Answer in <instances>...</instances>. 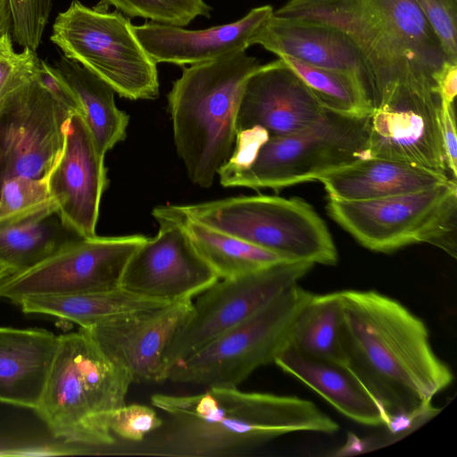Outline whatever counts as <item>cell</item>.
<instances>
[{
	"instance_id": "obj_1",
	"label": "cell",
	"mask_w": 457,
	"mask_h": 457,
	"mask_svg": "<svg viewBox=\"0 0 457 457\" xmlns=\"http://www.w3.org/2000/svg\"><path fill=\"white\" fill-rule=\"evenodd\" d=\"M162 425L137 443L115 441L99 455L236 457L286 434H334L339 426L297 396L209 386L199 394H154Z\"/></svg>"
},
{
	"instance_id": "obj_2",
	"label": "cell",
	"mask_w": 457,
	"mask_h": 457,
	"mask_svg": "<svg viewBox=\"0 0 457 457\" xmlns=\"http://www.w3.org/2000/svg\"><path fill=\"white\" fill-rule=\"evenodd\" d=\"M340 293L345 365L378 401L389 421L435 416L432 399L451 385L453 374L435 353L424 321L377 291Z\"/></svg>"
},
{
	"instance_id": "obj_3",
	"label": "cell",
	"mask_w": 457,
	"mask_h": 457,
	"mask_svg": "<svg viewBox=\"0 0 457 457\" xmlns=\"http://www.w3.org/2000/svg\"><path fill=\"white\" fill-rule=\"evenodd\" d=\"M274 14L328 26L345 37L371 104L402 89L434 90L433 75L448 60L414 0H287Z\"/></svg>"
},
{
	"instance_id": "obj_4",
	"label": "cell",
	"mask_w": 457,
	"mask_h": 457,
	"mask_svg": "<svg viewBox=\"0 0 457 457\" xmlns=\"http://www.w3.org/2000/svg\"><path fill=\"white\" fill-rule=\"evenodd\" d=\"M130 374L109 360L81 328L58 336L46 381L35 410L52 435L99 455L115 443L112 414L125 405Z\"/></svg>"
},
{
	"instance_id": "obj_5",
	"label": "cell",
	"mask_w": 457,
	"mask_h": 457,
	"mask_svg": "<svg viewBox=\"0 0 457 457\" xmlns=\"http://www.w3.org/2000/svg\"><path fill=\"white\" fill-rule=\"evenodd\" d=\"M261 66L246 51L184 67L172 83L168 108L177 153L191 181L212 185L232 154L245 86Z\"/></svg>"
},
{
	"instance_id": "obj_6",
	"label": "cell",
	"mask_w": 457,
	"mask_h": 457,
	"mask_svg": "<svg viewBox=\"0 0 457 457\" xmlns=\"http://www.w3.org/2000/svg\"><path fill=\"white\" fill-rule=\"evenodd\" d=\"M368 117L328 111L302 131L270 137L257 128L237 133L235 146L217 175L223 187L274 189L316 180L322 173L365 158Z\"/></svg>"
},
{
	"instance_id": "obj_7",
	"label": "cell",
	"mask_w": 457,
	"mask_h": 457,
	"mask_svg": "<svg viewBox=\"0 0 457 457\" xmlns=\"http://www.w3.org/2000/svg\"><path fill=\"white\" fill-rule=\"evenodd\" d=\"M50 40L66 58L77 62L130 100L159 95L157 63L144 49L128 16L93 8L78 0L56 16Z\"/></svg>"
},
{
	"instance_id": "obj_8",
	"label": "cell",
	"mask_w": 457,
	"mask_h": 457,
	"mask_svg": "<svg viewBox=\"0 0 457 457\" xmlns=\"http://www.w3.org/2000/svg\"><path fill=\"white\" fill-rule=\"evenodd\" d=\"M181 206L193 219L286 260L324 265L338 260L326 223L300 198L259 195Z\"/></svg>"
},
{
	"instance_id": "obj_9",
	"label": "cell",
	"mask_w": 457,
	"mask_h": 457,
	"mask_svg": "<svg viewBox=\"0 0 457 457\" xmlns=\"http://www.w3.org/2000/svg\"><path fill=\"white\" fill-rule=\"evenodd\" d=\"M330 218L365 248L390 253L427 243L454 254L457 184L357 201L328 199Z\"/></svg>"
},
{
	"instance_id": "obj_10",
	"label": "cell",
	"mask_w": 457,
	"mask_h": 457,
	"mask_svg": "<svg viewBox=\"0 0 457 457\" xmlns=\"http://www.w3.org/2000/svg\"><path fill=\"white\" fill-rule=\"evenodd\" d=\"M314 294L295 284L265 307L170 370L166 381L238 386L255 370L274 362L289 344L294 322Z\"/></svg>"
},
{
	"instance_id": "obj_11",
	"label": "cell",
	"mask_w": 457,
	"mask_h": 457,
	"mask_svg": "<svg viewBox=\"0 0 457 457\" xmlns=\"http://www.w3.org/2000/svg\"><path fill=\"white\" fill-rule=\"evenodd\" d=\"M313 263L280 262L231 278H219L198 295L193 312L173 337L162 361L160 382L172 368L241 323L304 277Z\"/></svg>"
},
{
	"instance_id": "obj_12",
	"label": "cell",
	"mask_w": 457,
	"mask_h": 457,
	"mask_svg": "<svg viewBox=\"0 0 457 457\" xmlns=\"http://www.w3.org/2000/svg\"><path fill=\"white\" fill-rule=\"evenodd\" d=\"M147 237H79L38 265L0 282V297L110 291L120 287L126 266Z\"/></svg>"
},
{
	"instance_id": "obj_13",
	"label": "cell",
	"mask_w": 457,
	"mask_h": 457,
	"mask_svg": "<svg viewBox=\"0 0 457 457\" xmlns=\"http://www.w3.org/2000/svg\"><path fill=\"white\" fill-rule=\"evenodd\" d=\"M71 115L35 78L0 101V189L16 176L48 174L62 151Z\"/></svg>"
},
{
	"instance_id": "obj_14",
	"label": "cell",
	"mask_w": 457,
	"mask_h": 457,
	"mask_svg": "<svg viewBox=\"0 0 457 457\" xmlns=\"http://www.w3.org/2000/svg\"><path fill=\"white\" fill-rule=\"evenodd\" d=\"M155 237L136 250L124 270L120 287L164 303L193 299L219 278L194 247L183 227L158 206Z\"/></svg>"
},
{
	"instance_id": "obj_15",
	"label": "cell",
	"mask_w": 457,
	"mask_h": 457,
	"mask_svg": "<svg viewBox=\"0 0 457 457\" xmlns=\"http://www.w3.org/2000/svg\"><path fill=\"white\" fill-rule=\"evenodd\" d=\"M439 112L440 100L432 90H399L374 103L365 158L403 162L448 175Z\"/></svg>"
},
{
	"instance_id": "obj_16",
	"label": "cell",
	"mask_w": 457,
	"mask_h": 457,
	"mask_svg": "<svg viewBox=\"0 0 457 457\" xmlns=\"http://www.w3.org/2000/svg\"><path fill=\"white\" fill-rule=\"evenodd\" d=\"M192 312L193 300L185 299L81 329L133 383H157L163 354Z\"/></svg>"
},
{
	"instance_id": "obj_17",
	"label": "cell",
	"mask_w": 457,
	"mask_h": 457,
	"mask_svg": "<svg viewBox=\"0 0 457 457\" xmlns=\"http://www.w3.org/2000/svg\"><path fill=\"white\" fill-rule=\"evenodd\" d=\"M58 213L81 237L96 236L101 197L108 184L104 156L81 114L71 115L60 157L47 174Z\"/></svg>"
},
{
	"instance_id": "obj_18",
	"label": "cell",
	"mask_w": 457,
	"mask_h": 457,
	"mask_svg": "<svg viewBox=\"0 0 457 457\" xmlns=\"http://www.w3.org/2000/svg\"><path fill=\"white\" fill-rule=\"evenodd\" d=\"M328 112L303 79L278 58L261 64L248 79L236 129L258 127L270 137L287 136L312 127Z\"/></svg>"
},
{
	"instance_id": "obj_19",
	"label": "cell",
	"mask_w": 457,
	"mask_h": 457,
	"mask_svg": "<svg viewBox=\"0 0 457 457\" xmlns=\"http://www.w3.org/2000/svg\"><path fill=\"white\" fill-rule=\"evenodd\" d=\"M273 12V7L265 4L236 21L204 29L147 21L133 25V31L156 63L193 65L246 51L253 36Z\"/></svg>"
},
{
	"instance_id": "obj_20",
	"label": "cell",
	"mask_w": 457,
	"mask_h": 457,
	"mask_svg": "<svg viewBox=\"0 0 457 457\" xmlns=\"http://www.w3.org/2000/svg\"><path fill=\"white\" fill-rule=\"evenodd\" d=\"M447 174L382 158H362L320 175L328 198L369 200L429 189L449 183ZM455 180V179H454Z\"/></svg>"
},
{
	"instance_id": "obj_21",
	"label": "cell",
	"mask_w": 457,
	"mask_h": 457,
	"mask_svg": "<svg viewBox=\"0 0 457 457\" xmlns=\"http://www.w3.org/2000/svg\"><path fill=\"white\" fill-rule=\"evenodd\" d=\"M274 363L348 419L371 427L388 424L381 404L345 364L312 358L289 345L277 355Z\"/></svg>"
},
{
	"instance_id": "obj_22",
	"label": "cell",
	"mask_w": 457,
	"mask_h": 457,
	"mask_svg": "<svg viewBox=\"0 0 457 457\" xmlns=\"http://www.w3.org/2000/svg\"><path fill=\"white\" fill-rule=\"evenodd\" d=\"M253 45H260L278 57L290 56L312 66L357 76L365 81L353 46L328 26L282 18L273 12L253 36Z\"/></svg>"
},
{
	"instance_id": "obj_23",
	"label": "cell",
	"mask_w": 457,
	"mask_h": 457,
	"mask_svg": "<svg viewBox=\"0 0 457 457\" xmlns=\"http://www.w3.org/2000/svg\"><path fill=\"white\" fill-rule=\"evenodd\" d=\"M57 343L46 329L0 327V403L36 410Z\"/></svg>"
},
{
	"instance_id": "obj_24",
	"label": "cell",
	"mask_w": 457,
	"mask_h": 457,
	"mask_svg": "<svg viewBox=\"0 0 457 457\" xmlns=\"http://www.w3.org/2000/svg\"><path fill=\"white\" fill-rule=\"evenodd\" d=\"M79 237L62 220L54 199L0 220V282L38 265Z\"/></svg>"
},
{
	"instance_id": "obj_25",
	"label": "cell",
	"mask_w": 457,
	"mask_h": 457,
	"mask_svg": "<svg viewBox=\"0 0 457 457\" xmlns=\"http://www.w3.org/2000/svg\"><path fill=\"white\" fill-rule=\"evenodd\" d=\"M168 303L132 294L121 287L101 292L29 295L16 302L26 313L49 315L87 328Z\"/></svg>"
},
{
	"instance_id": "obj_26",
	"label": "cell",
	"mask_w": 457,
	"mask_h": 457,
	"mask_svg": "<svg viewBox=\"0 0 457 457\" xmlns=\"http://www.w3.org/2000/svg\"><path fill=\"white\" fill-rule=\"evenodd\" d=\"M185 229L194 247L219 278L239 277L288 261L280 255L212 228L190 217L181 205H159Z\"/></svg>"
},
{
	"instance_id": "obj_27",
	"label": "cell",
	"mask_w": 457,
	"mask_h": 457,
	"mask_svg": "<svg viewBox=\"0 0 457 457\" xmlns=\"http://www.w3.org/2000/svg\"><path fill=\"white\" fill-rule=\"evenodd\" d=\"M55 67L76 95L83 118L102 155L126 137L129 115L114 102V90L82 65L61 56Z\"/></svg>"
},
{
	"instance_id": "obj_28",
	"label": "cell",
	"mask_w": 457,
	"mask_h": 457,
	"mask_svg": "<svg viewBox=\"0 0 457 457\" xmlns=\"http://www.w3.org/2000/svg\"><path fill=\"white\" fill-rule=\"evenodd\" d=\"M343 321L340 291L313 295L294 322L288 345L312 358L345 364Z\"/></svg>"
},
{
	"instance_id": "obj_29",
	"label": "cell",
	"mask_w": 457,
	"mask_h": 457,
	"mask_svg": "<svg viewBox=\"0 0 457 457\" xmlns=\"http://www.w3.org/2000/svg\"><path fill=\"white\" fill-rule=\"evenodd\" d=\"M278 58L303 79L328 111L354 118H367L371 113L372 104L361 78L312 66L287 55Z\"/></svg>"
},
{
	"instance_id": "obj_30",
	"label": "cell",
	"mask_w": 457,
	"mask_h": 457,
	"mask_svg": "<svg viewBox=\"0 0 457 457\" xmlns=\"http://www.w3.org/2000/svg\"><path fill=\"white\" fill-rule=\"evenodd\" d=\"M129 18L139 17L154 22L184 27L194 19L211 17L205 0H101Z\"/></svg>"
},
{
	"instance_id": "obj_31",
	"label": "cell",
	"mask_w": 457,
	"mask_h": 457,
	"mask_svg": "<svg viewBox=\"0 0 457 457\" xmlns=\"http://www.w3.org/2000/svg\"><path fill=\"white\" fill-rule=\"evenodd\" d=\"M53 199L47 175L40 178L13 177L0 189V220L32 211Z\"/></svg>"
},
{
	"instance_id": "obj_32",
	"label": "cell",
	"mask_w": 457,
	"mask_h": 457,
	"mask_svg": "<svg viewBox=\"0 0 457 457\" xmlns=\"http://www.w3.org/2000/svg\"><path fill=\"white\" fill-rule=\"evenodd\" d=\"M12 37L6 35L0 39V101L34 79L40 61L30 48L16 53Z\"/></svg>"
},
{
	"instance_id": "obj_33",
	"label": "cell",
	"mask_w": 457,
	"mask_h": 457,
	"mask_svg": "<svg viewBox=\"0 0 457 457\" xmlns=\"http://www.w3.org/2000/svg\"><path fill=\"white\" fill-rule=\"evenodd\" d=\"M12 37L23 48L36 51L42 40L52 10V0H10Z\"/></svg>"
},
{
	"instance_id": "obj_34",
	"label": "cell",
	"mask_w": 457,
	"mask_h": 457,
	"mask_svg": "<svg viewBox=\"0 0 457 457\" xmlns=\"http://www.w3.org/2000/svg\"><path fill=\"white\" fill-rule=\"evenodd\" d=\"M162 423L154 407L140 403L125 404L111 416L109 426L116 441L137 443Z\"/></svg>"
},
{
	"instance_id": "obj_35",
	"label": "cell",
	"mask_w": 457,
	"mask_h": 457,
	"mask_svg": "<svg viewBox=\"0 0 457 457\" xmlns=\"http://www.w3.org/2000/svg\"><path fill=\"white\" fill-rule=\"evenodd\" d=\"M446 58L457 63V0H414Z\"/></svg>"
},
{
	"instance_id": "obj_36",
	"label": "cell",
	"mask_w": 457,
	"mask_h": 457,
	"mask_svg": "<svg viewBox=\"0 0 457 457\" xmlns=\"http://www.w3.org/2000/svg\"><path fill=\"white\" fill-rule=\"evenodd\" d=\"M36 80L71 114L83 116L81 105L73 90L59 70L40 60L35 76Z\"/></svg>"
},
{
	"instance_id": "obj_37",
	"label": "cell",
	"mask_w": 457,
	"mask_h": 457,
	"mask_svg": "<svg viewBox=\"0 0 457 457\" xmlns=\"http://www.w3.org/2000/svg\"><path fill=\"white\" fill-rule=\"evenodd\" d=\"M440 132L448 172L456 180L457 176V136L453 104L440 101Z\"/></svg>"
},
{
	"instance_id": "obj_38",
	"label": "cell",
	"mask_w": 457,
	"mask_h": 457,
	"mask_svg": "<svg viewBox=\"0 0 457 457\" xmlns=\"http://www.w3.org/2000/svg\"><path fill=\"white\" fill-rule=\"evenodd\" d=\"M434 91L441 102L453 104L457 94V63L445 60L433 75Z\"/></svg>"
},
{
	"instance_id": "obj_39",
	"label": "cell",
	"mask_w": 457,
	"mask_h": 457,
	"mask_svg": "<svg viewBox=\"0 0 457 457\" xmlns=\"http://www.w3.org/2000/svg\"><path fill=\"white\" fill-rule=\"evenodd\" d=\"M13 27L12 12L10 0H0V39L12 35Z\"/></svg>"
}]
</instances>
